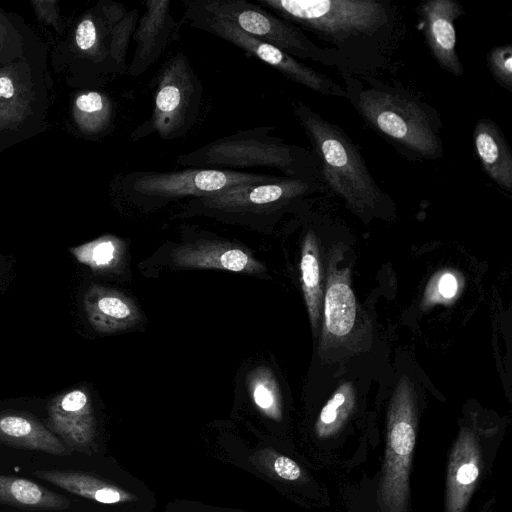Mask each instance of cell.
Instances as JSON below:
<instances>
[{"label": "cell", "instance_id": "obj_1", "mask_svg": "<svg viewBox=\"0 0 512 512\" xmlns=\"http://www.w3.org/2000/svg\"><path fill=\"white\" fill-rule=\"evenodd\" d=\"M274 127L239 130L179 155L176 164L185 168L242 171L251 168L280 170L284 177L311 179L315 158L299 146L273 135Z\"/></svg>", "mask_w": 512, "mask_h": 512}, {"label": "cell", "instance_id": "obj_2", "mask_svg": "<svg viewBox=\"0 0 512 512\" xmlns=\"http://www.w3.org/2000/svg\"><path fill=\"white\" fill-rule=\"evenodd\" d=\"M293 108L320 160L321 174L329 188L358 214L376 208L381 190L351 140L301 101Z\"/></svg>", "mask_w": 512, "mask_h": 512}, {"label": "cell", "instance_id": "obj_3", "mask_svg": "<svg viewBox=\"0 0 512 512\" xmlns=\"http://www.w3.org/2000/svg\"><path fill=\"white\" fill-rule=\"evenodd\" d=\"M150 117L131 133L133 141L156 134L162 140L185 137L196 124L203 103V84L189 57L179 50L170 55L152 79Z\"/></svg>", "mask_w": 512, "mask_h": 512}, {"label": "cell", "instance_id": "obj_4", "mask_svg": "<svg viewBox=\"0 0 512 512\" xmlns=\"http://www.w3.org/2000/svg\"><path fill=\"white\" fill-rule=\"evenodd\" d=\"M279 176L251 172L185 168L178 171H131L117 188L125 200L145 209H156L173 201L208 196L227 188L271 181Z\"/></svg>", "mask_w": 512, "mask_h": 512}, {"label": "cell", "instance_id": "obj_5", "mask_svg": "<svg viewBox=\"0 0 512 512\" xmlns=\"http://www.w3.org/2000/svg\"><path fill=\"white\" fill-rule=\"evenodd\" d=\"M315 187L312 179L279 176L271 181L241 184L189 199L181 215H205L239 223L262 224L295 206Z\"/></svg>", "mask_w": 512, "mask_h": 512}, {"label": "cell", "instance_id": "obj_6", "mask_svg": "<svg viewBox=\"0 0 512 512\" xmlns=\"http://www.w3.org/2000/svg\"><path fill=\"white\" fill-rule=\"evenodd\" d=\"M387 420L378 502L381 512H408L409 474L416 442V398L413 385L406 377L394 390Z\"/></svg>", "mask_w": 512, "mask_h": 512}, {"label": "cell", "instance_id": "obj_7", "mask_svg": "<svg viewBox=\"0 0 512 512\" xmlns=\"http://www.w3.org/2000/svg\"><path fill=\"white\" fill-rule=\"evenodd\" d=\"M278 17L338 39L376 32L386 8L375 0H256Z\"/></svg>", "mask_w": 512, "mask_h": 512}, {"label": "cell", "instance_id": "obj_8", "mask_svg": "<svg viewBox=\"0 0 512 512\" xmlns=\"http://www.w3.org/2000/svg\"><path fill=\"white\" fill-rule=\"evenodd\" d=\"M183 19L192 27L219 37L271 66L286 78L324 95H343L330 79L280 49L242 31L231 21L205 9L198 0H185Z\"/></svg>", "mask_w": 512, "mask_h": 512}, {"label": "cell", "instance_id": "obj_9", "mask_svg": "<svg viewBox=\"0 0 512 512\" xmlns=\"http://www.w3.org/2000/svg\"><path fill=\"white\" fill-rule=\"evenodd\" d=\"M363 117L382 134L425 158L442 154V143L428 114L415 102L369 89L358 96Z\"/></svg>", "mask_w": 512, "mask_h": 512}, {"label": "cell", "instance_id": "obj_10", "mask_svg": "<svg viewBox=\"0 0 512 512\" xmlns=\"http://www.w3.org/2000/svg\"><path fill=\"white\" fill-rule=\"evenodd\" d=\"M208 11L217 14L247 34L266 42L284 53L302 59L321 60L319 47L294 24L256 2L248 0H198Z\"/></svg>", "mask_w": 512, "mask_h": 512}, {"label": "cell", "instance_id": "obj_11", "mask_svg": "<svg viewBox=\"0 0 512 512\" xmlns=\"http://www.w3.org/2000/svg\"><path fill=\"white\" fill-rule=\"evenodd\" d=\"M132 36L135 51L128 73L137 78L149 70L180 38L182 22L171 14L169 0H147Z\"/></svg>", "mask_w": 512, "mask_h": 512}, {"label": "cell", "instance_id": "obj_12", "mask_svg": "<svg viewBox=\"0 0 512 512\" xmlns=\"http://www.w3.org/2000/svg\"><path fill=\"white\" fill-rule=\"evenodd\" d=\"M47 426L72 451L88 452L96 436V421L88 394L74 389L48 406Z\"/></svg>", "mask_w": 512, "mask_h": 512}, {"label": "cell", "instance_id": "obj_13", "mask_svg": "<svg viewBox=\"0 0 512 512\" xmlns=\"http://www.w3.org/2000/svg\"><path fill=\"white\" fill-rule=\"evenodd\" d=\"M482 449L476 435L463 428L450 453L445 512H465L480 475Z\"/></svg>", "mask_w": 512, "mask_h": 512}, {"label": "cell", "instance_id": "obj_14", "mask_svg": "<svg viewBox=\"0 0 512 512\" xmlns=\"http://www.w3.org/2000/svg\"><path fill=\"white\" fill-rule=\"evenodd\" d=\"M171 261L179 268H209L248 274H258L265 269L239 245L219 240H198L179 246L172 251Z\"/></svg>", "mask_w": 512, "mask_h": 512}, {"label": "cell", "instance_id": "obj_15", "mask_svg": "<svg viewBox=\"0 0 512 512\" xmlns=\"http://www.w3.org/2000/svg\"><path fill=\"white\" fill-rule=\"evenodd\" d=\"M424 35L432 55L448 72L459 76L463 73L456 52L454 21L463 11L453 0H430L420 8Z\"/></svg>", "mask_w": 512, "mask_h": 512}, {"label": "cell", "instance_id": "obj_16", "mask_svg": "<svg viewBox=\"0 0 512 512\" xmlns=\"http://www.w3.org/2000/svg\"><path fill=\"white\" fill-rule=\"evenodd\" d=\"M86 317L100 333L126 330L140 322L141 315L134 302L114 289L93 284L83 297Z\"/></svg>", "mask_w": 512, "mask_h": 512}, {"label": "cell", "instance_id": "obj_17", "mask_svg": "<svg viewBox=\"0 0 512 512\" xmlns=\"http://www.w3.org/2000/svg\"><path fill=\"white\" fill-rule=\"evenodd\" d=\"M0 443L58 456H68L72 453V450L41 422L22 413L0 414Z\"/></svg>", "mask_w": 512, "mask_h": 512}, {"label": "cell", "instance_id": "obj_18", "mask_svg": "<svg viewBox=\"0 0 512 512\" xmlns=\"http://www.w3.org/2000/svg\"><path fill=\"white\" fill-rule=\"evenodd\" d=\"M34 475L72 494L102 504H118L137 499L125 489L82 471L36 470Z\"/></svg>", "mask_w": 512, "mask_h": 512}, {"label": "cell", "instance_id": "obj_19", "mask_svg": "<svg viewBox=\"0 0 512 512\" xmlns=\"http://www.w3.org/2000/svg\"><path fill=\"white\" fill-rule=\"evenodd\" d=\"M476 153L490 178L501 188H512V155L505 138L490 120H479L474 130Z\"/></svg>", "mask_w": 512, "mask_h": 512}, {"label": "cell", "instance_id": "obj_20", "mask_svg": "<svg viewBox=\"0 0 512 512\" xmlns=\"http://www.w3.org/2000/svg\"><path fill=\"white\" fill-rule=\"evenodd\" d=\"M324 324L333 337H343L353 328L356 319V300L342 273L330 276L323 296Z\"/></svg>", "mask_w": 512, "mask_h": 512}, {"label": "cell", "instance_id": "obj_21", "mask_svg": "<svg viewBox=\"0 0 512 512\" xmlns=\"http://www.w3.org/2000/svg\"><path fill=\"white\" fill-rule=\"evenodd\" d=\"M0 503L15 507L64 510L69 500L29 479L0 475Z\"/></svg>", "mask_w": 512, "mask_h": 512}, {"label": "cell", "instance_id": "obj_22", "mask_svg": "<svg viewBox=\"0 0 512 512\" xmlns=\"http://www.w3.org/2000/svg\"><path fill=\"white\" fill-rule=\"evenodd\" d=\"M32 91L24 73L16 67L0 72V129L21 122L28 112Z\"/></svg>", "mask_w": 512, "mask_h": 512}, {"label": "cell", "instance_id": "obj_23", "mask_svg": "<svg viewBox=\"0 0 512 512\" xmlns=\"http://www.w3.org/2000/svg\"><path fill=\"white\" fill-rule=\"evenodd\" d=\"M301 281L304 297L310 317V322L315 330L317 328L320 311L323 302V290L321 283V264L317 240L313 232H308L302 246L301 253Z\"/></svg>", "mask_w": 512, "mask_h": 512}, {"label": "cell", "instance_id": "obj_24", "mask_svg": "<svg viewBox=\"0 0 512 512\" xmlns=\"http://www.w3.org/2000/svg\"><path fill=\"white\" fill-rule=\"evenodd\" d=\"M73 115L81 131L97 136L108 131L112 125L113 102L102 92L85 91L76 97Z\"/></svg>", "mask_w": 512, "mask_h": 512}, {"label": "cell", "instance_id": "obj_25", "mask_svg": "<svg viewBox=\"0 0 512 512\" xmlns=\"http://www.w3.org/2000/svg\"><path fill=\"white\" fill-rule=\"evenodd\" d=\"M124 243L113 235L101 236L70 249L76 260L95 271L115 268L123 257Z\"/></svg>", "mask_w": 512, "mask_h": 512}, {"label": "cell", "instance_id": "obj_26", "mask_svg": "<svg viewBox=\"0 0 512 512\" xmlns=\"http://www.w3.org/2000/svg\"><path fill=\"white\" fill-rule=\"evenodd\" d=\"M249 389L254 404L266 417L281 420V395L276 379L270 369L256 368L249 379Z\"/></svg>", "mask_w": 512, "mask_h": 512}, {"label": "cell", "instance_id": "obj_27", "mask_svg": "<svg viewBox=\"0 0 512 512\" xmlns=\"http://www.w3.org/2000/svg\"><path fill=\"white\" fill-rule=\"evenodd\" d=\"M354 389L351 383H344L334 392L322 408L315 429L319 437L334 434L347 419L354 406Z\"/></svg>", "mask_w": 512, "mask_h": 512}, {"label": "cell", "instance_id": "obj_28", "mask_svg": "<svg viewBox=\"0 0 512 512\" xmlns=\"http://www.w3.org/2000/svg\"><path fill=\"white\" fill-rule=\"evenodd\" d=\"M488 64L495 79L503 86H512V50L510 46L495 47L488 55Z\"/></svg>", "mask_w": 512, "mask_h": 512}, {"label": "cell", "instance_id": "obj_29", "mask_svg": "<svg viewBox=\"0 0 512 512\" xmlns=\"http://www.w3.org/2000/svg\"><path fill=\"white\" fill-rule=\"evenodd\" d=\"M273 454L271 469L279 478L287 481H296L301 477V468L294 460L281 454Z\"/></svg>", "mask_w": 512, "mask_h": 512}, {"label": "cell", "instance_id": "obj_30", "mask_svg": "<svg viewBox=\"0 0 512 512\" xmlns=\"http://www.w3.org/2000/svg\"><path fill=\"white\" fill-rule=\"evenodd\" d=\"M436 293L439 299L450 300L458 292V281L454 274L445 272L435 282Z\"/></svg>", "mask_w": 512, "mask_h": 512}, {"label": "cell", "instance_id": "obj_31", "mask_svg": "<svg viewBox=\"0 0 512 512\" xmlns=\"http://www.w3.org/2000/svg\"><path fill=\"white\" fill-rule=\"evenodd\" d=\"M38 11L39 15L44 18L47 22H56V11L55 7H51L53 2H33Z\"/></svg>", "mask_w": 512, "mask_h": 512}, {"label": "cell", "instance_id": "obj_32", "mask_svg": "<svg viewBox=\"0 0 512 512\" xmlns=\"http://www.w3.org/2000/svg\"><path fill=\"white\" fill-rule=\"evenodd\" d=\"M2 39V30H1V26H0V40Z\"/></svg>", "mask_w": 512, "mask_h": 512}]
</instances>
